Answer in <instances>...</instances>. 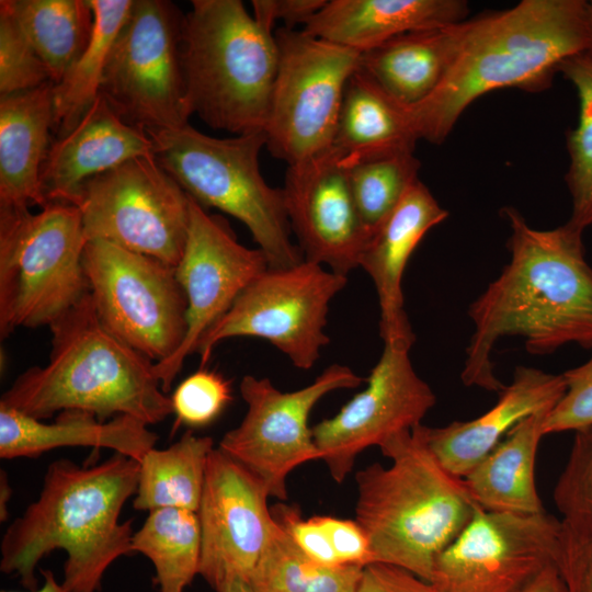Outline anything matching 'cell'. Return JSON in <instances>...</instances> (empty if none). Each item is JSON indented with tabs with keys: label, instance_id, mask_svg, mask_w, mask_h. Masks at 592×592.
Returning <instances> with one entry per match:
<instances>
[{
	"label": "cell",
	"instance_id": "34",
	"mask_svg": "<svg viewBox=\"0 0 592 592\" xmlns=\"http://www.w3.org/2000/svg\"><path fill=\"white\" fill-rule=\"evenodd\" d=\"M559 72L574 87L579 103L577 125L567 133L569 167L565 181L572 210L566 224L583 234L592 226V52L569 57Z\"/></svg>",
	"mask_w": 592,
	"mask_h": 592
},
{
	"label": "cell",
	"instance_id": "6",
	"mask_svg": "<svg viewBox=\"0 0 592 592\" xmlns=\"http://www.w3.org/2000/svg\"><path fill=\"white\" fill-rule=\"evenodd\" d=\"M181 57L190 110L214 129L264 132L278 52L239 0H193Z\"/></svg>",
	"mask_w": 592,
	"mask_h": 592
},
{
	"label": "cell",
	"instance_id": "17",
	"mask_svg": "<svg viewBox=\"0 0 592 592\" xmlns=\"http://www.w3.org/2000/svg\"><path fill=\"white\" fill-rule=\"evenodd\" d=\"M267 267L266 257L259 248L249 249L239 243L224 218L208 214L190 197L187 239L175 266L177 280L187 300V330L179 350L153 364L164 394L170 391L185 358L196 353L202 337Z\"/></svg>",
	"mask_w": 592,
	"mask_h": 592
},
{
	"label": "cell",
	"instance_id": "47",
	"mask_svg": "<svg viewBox=\"0 0 592 592\" xmlns=\"http://www.w3.org/2000/svg\"><path fill=\"white\" fill-rule=\"evenodd\" d=\"M44 582L38 590L32 592H68L64 585L56 581L53 571L45 569L41 570ZM1 592H16V591H1Z\"/></svg>",
	"mask_w": 592,
	"mask_h": 592
},
{
	"label": "cell",
	"instance_id": "33",
	"mask_svg": "<svg viewBox=\"0 0 592 592\" xmlns=\"http://www.w3.org/2000/svg\"><path fill=\"white\" fill-rule=\"evenodd\" d=\"M363 569L315 561L276 523L248 583L254 592H356Z\"/></svg>",
	"mask_w": 592,
	"mask_h": 592
},
{
	"label": "cell",
	"instance_id": "37",
	"mask_svg": "<svg viewBox=\"0 0 592 592\" xmlns=\"http://www.w3.org/2000/svg\"><path fill=\"white\" fill-rule=\"evenodd\" d=\"M554 501L563 520L592 522V426L574 432Z\"/></svg>",
	"mask_w": 592,
	"mask_h": 592
},
{
	"label": "cell",
	"instance_id": "43",
	"mask_svg": "<svg viewBox=\"0 0 592 592\" xmlns=\"http://www.w3.org/2000/svg\"><path fill=\"white\" fill-rule=\"evenodd\" d=\"M327 0H252V15L266 31L273 32L276 22L285 29L306 23L326 4Z\"/></svg>",
	"mask_w": 592,
	"mask_h": 592
},
{
	"label": "cell",
	"instance_id": "10",
	"mask_svg": "<svg viewBox=\"0 0 592 592\" xmlns=\"http://www.w3.org/2000/svg\"><path fill=\"white\" fill-rule=\"evenodd\" d=\"M276 76L265 148L292 166L333 145L345 88L361 53L294 29L274 32Z\"/></svg>",
	"mask_w": 592,
	"mask_h": 592
},
{
	"label": "cell",
	"instance_id": "30",
	"mask_svg": "<svg viewBox=\"0 0 592 592\" xmlns=\"http://www.w3.org/2000/svg\"><path fill=\"white\" fill-rule=\"evenodd\" d=\"M214 448L212 437L187 430L169 447L149 449L139 462L133 506L139 511L177 508L196 512Z\"/></svg>",
	"mask_w": 592,
	"mask_h": 592
},
{
	"label": "cell",
	"instance_id": "21",
	"mask_svg": "<svg viewBox=\"0 0 592 592\" xmlns=\"http://www.w3.org/2000/svg\"><path fill=\"white\" fill-rule=\"evenodd\" d=\"M566 390L563 375L516 366L511 384L499 392L497 402L469 421H454L431 428L413 429L451 473L464 477L521 421L550 411Z\"/></svg>",
	"mask_w": 592,
	"mask_h": 592
},
{
	"label": "cell",
	"instance_id": "36",
	"mask_svg": "<svg viewBox=\"0 0 592 592\" xmlns=\"http://www.w3.org/2000/svg\"><path fill=\"white\" fill-rule=\"evenodd\" d=\"M53 82L15 20L0 8V96Z\"/></svg>",
	"mask_w": 592,
	"mask_h": 592
},
{
	"label": "cell",
	"instance_id": "32",
	"mask_svg": "<svg viewBox=\"0 0 592 592\" xmlns=\"http://www.w3.org/2000/svg\"><path fill=\"white\" fill-rule=\"evenodd\" d=\"M132 549L153 565L159 592H184L200 571L202 537L196 512L177 508L149 511L133 534Z\"/></svg>",
	"mask_w": 592,
	"mask_h": 592
},
{
	"label": "cell",
	"instance_id": "3",
	"mask_svg": "<svg viewBox=\"0 0 592 592\" xmlns=\"http://www.w3.org/2000/svg\"><path fill=\"white\" fill-rule=\"evenodd\" d=\"M139 463L114 453L105 462L79 467L53 462L34 502L7 528L0 545V570L36 590L39 560L55 549L67 554L61 584L68 592H96L107 568L130 555L132 520L119 522L135 496Z\"/></svg>",
	"mask_w": 592,
	"mask_h": 592
},
{
	"label": "cell",
	"instance_id": "2",
	"mask_svg": "<svg viewBox=\"0 0 592 592\" xmlns=\"http://www.w3.org/2000/svg\"><path fill=\"white\" fill-rule=\"evenodd\" d=\"M588 1L523 0L466 21L454 62L437 88L408 106L419 139L442 144L479 96L504 88L548 89L561 64L590 49Z\"/></svg>",
	"mask_w": 592,
	"mask_h": 592
},
{
	"label": "cell",
	"instance_id": "29",
	"mask_svg": "<svg viewBox=\"0 0 592 592\" xmlns=\"http://www.w3.org/2000/svg\"><path fill=\"white\" fill-rule=\"evenodd\" d=\"M57 84L88 46L94 13L89 0H1Z\"/></svg>",
	"mask_w": 592,
	"mask_h": 592
},
{
	"label": "cell",
	"instance_id": "40",
	"mask_svg": "<svg viewBox=\"0 0 592 592\" xmlns=\"http://www.w3.org/2000/svg\"><path fill=\"white\" fill-rule=\"evenodd\" d=\"M560 522L557 568L567 592H592V522Z\"/></svg>",
	"mask_w": 592,
	"mask_h": 592
},
{
	"label": "cell",
	"instance_id": "38",
	"mask_svg": "<svg viewBox=\"0 0 592 592\" xmlns=\"http://www.w3.org/2000/svg\"><path fill=\"white\" fill-rule=\"evenodd\" d=\"M230 400L229 380L214 371L201 368L181 382L171 396L177 417L174 430L180 424L194 428L209 424Z\"/></svg>",
	"mask_w": 592,
	"mask_h": 592
},
{
	"label": "cell",
	"instance_id": "1",
	"mask_svg": "<svg viewBox=\"0 0 592 592\" xmlns=\"http://www.w3.org/2000/svg\"><path fill=\"white\" fill-rule=\"evenodd\" d=\"M511 236L510 262L470 305L475 332L466 349L462 380L500 392L491 351L504 335H520L532 354H549L567 343L592 348V267L582 232L563 224L532 228L517 209L503 207Z\"/></svg>",
	"mask_w": 592,
	"mask_h": 592
},
{
	"label": "cell",
	"instance_id": "23",
	"mask_svg": "<svg viewBox=\"0 0 592 592\" xmlns=\"http://www.w3.org/2000/svg\"><path fill=\"white\" fill-rule=\"evenodd\" d=\"M467 14L463 0H327L303 31L364 53L409 32L463 22Z\"/></svg>",
	"mask_w": 592,
	"mask_h": 592
},
{
	"label": "cell",
	"instance_id": "12",
	"mask_svg": "<svg viewBox=\"0 0 592 592\" xmlns=\"http://www.w3.org/2000/svg\"><path fill=\"white\" fill-rule=\"evenodd\" d=\"M75 205L87 241L103 240L175 267L184 252L190 197L155 156L87 180Z\"/></svg>",
	"mask_w": 592,
	"mask_h": 592
},
{
	"label": "cell",
	"instance_id": "13",
	"mask_svg": "<svg viewBox=\"0 0 592 592\" xmlns=\"http://www.w3.org/2000/svg\"><path fill=\"white\" fill-rule=\"evenodd\" d=\"M346 282L348 276L306 260L267 267L202 337L196 349L201 367L223 340L257 337L282 351L295 367L311 368L330 341L325 332L329 304Z\"/></svg>",
	"mask_w": 592,
	"mask_h": 592
},
{
	"label": "cell",
	"instance_id": "48",
	"mask_svg": "<svg viewBox=\"0 0 592 592\" xmlns=\"http://www.w3.org/2000/svg\"><path fill=\"white\" fill-rule=\"evenodd\" d=\"M216 592H254L250 584L242 580H234L223 584Z\"/></svg>",
	"mask_w": 592,
	"mask_h": 592
},
{
	"label": "cell",
	"instance_id": "46",
	"mask_svg": "<svg viewBox=\"0 0 592 592\" xmlns=\"http://www.w3.org/2000/svg\"><path fill=\"white\" fill-rule=\"evenodd\" d=\"M12 496V488L9 485V480L5 471L1 470L0 474V520L1 522L8 519V501Z\"/></svg>",
	"mask_w": 592,
	"mask_h": 592
},
{
	"label": "cell",
	"instance_id": "26",
	"mask_svg": "<svg viewBox=\"0 0 592 592\" xmlns=\"http://www.w3.org/2000/svg\"><path fill=\"white\" fill-rule=\"evenodd\" d=\"M466 21L409 32L361 53L357 70L406 106L442 82L463 41Z\"/></svg>",
	"mask_w": 592,
	"mask_h": 592
},
{
	"label": "cell",
	"instance_id": "24",
	"mask_svg": "<svg viewBox=\"0 0 592 592\" xmlns=\"http://www.w3.org/2000/svg\"><path fill=\"white\" fill-rule=\"evenodd\" d=\"M158 435L144 421L117 415L100 421L93 413L69 409L52 423L0 406V457H35L65 446L111 448L137 460L155 447Z\"/></svg>",
	"mask_w": 592,
	"mask_h": 592
},
{
	"label": "cell",
	"instance_id": "14",
	"mask_svg": "<svg viewBox=\"0 0 592 592\" xmlns=\"http://www.w3.org/2000/svg\"><path fill=\"white\" fill-rule=\"evenodd\" d=\"M362 380L349 366L333 364L308 386L284 392L269 378L246 375L239 390L247 413L238 426L224 434L218 448L258 477L270 497L284 501L291 471L320 459L308 425L312 408L329 392L355 388Z\"/></svg>",
	"mask_w": 592,
	"mask_h": 592
},
{
	"label": "cell",
	"instance_id": "25",
	"mask_svg": "<svg viewBox=\"0 0 592 592\" xmlns=\"http://www.w3.org/2000/svg\"><path fill=\"white\" fill-rule=\"evenodd\" d=\"M54 86L0 96V207L47 205L41 168L54 126Z\"/></svg>",
	"mask_w": 592,
	"mask_h": 592
},
{
	"label": "cell",
	"instance_id": "28",
	"mask_svg": "<svg viewBox=\"0 0 592 592\" xmlns=\"http://www.w3.org/2000/svg\"><path fill=\"white\" fill-rule=\"evenodd\" d=\"M418 140L408 106L356 69L345 88L332 145L345 166L413 152Z\"/></svg>",
	"mask_w": 592,
	"mask_h": 592
},
{
	"label": "cell",
	"instance_id": "18",
	"mask_svg": "<svg viewBox=\"0 0 592 592\" xmlns=\"http://www.w3.org/2000/svg\"><path fill=\"white\" fill-rule=\"evenodd\" d=\"M263 482L220 451L209 454L196 511L202 537L198 574L216 591L249 582L276 525Z\"/></svg>",
	"mask_w": 592,
	"mask_h": 592
},
{
	"label": "cell",
	"instance_id": "35",
	"mask_svg": "<svg viewBox=\"0 0 592 592\" xmlns=\"http://www.w3.org/2000/svg\"><path fill=\"white\" fill-rule=\"evenodd\" d=\"M420 166L413 152L405 151L346 167L354 202L369 237L419 180Z\"/></svg>",
	"mask_w": 592,
	"mask_h": 592
},
{
	"label": "cell",
	"instance_id": "27",
	"mask_svg": "<svg viewBox=\"0 0 592 592\" xmlns=\"http://www.w3.org/2000/svg\"><path fill=\"white\" fill-rule=\"evenodd\" d=\"M548 412L521 421L463 477L479 508L513 514L546 512L536 487L535 463Z\"/></svg>",
	"mask_w": 592,
	"mask_h": 592
},
{
	"label": "cell",
	"instance_id": "22",
	"mask_svg": "<svg viewBox=\"0 0 592 592\" xmlns=\"http://www.w3.org/2000/svg\"><path fill=\"white\" fill-rule=\"evenodd\" d=\"M147 130L125 123L99 94L77 126L49 146L41 168L49 203L75 205L82 184L123 162L153 156Z\"/></svg>",
	"mask_w": 592,
	"mask_h": 592
},
{
	"label": "cell",
	"instance_id": "19",
	"mask_svg": "<svg viewBox=\"0 0 592 592\" xmlns=\"http://www.w3.org/2000/svg\"><path fill=\"white\" fill-rule=\"evenodd\" d=\"M292 231L304 260L348 276L369 239L340 152L330 149L287 166L282 187Z\"/></svg>",
	"mask_w": 592,
	"mask_h": 592
},
{
	"label": "cell",
	"instance_id": "15",
	"mask_svg": "<svg viewBox=\"0 0 592 592\" xmlns=\"http://www.w3.org/2000/svg\"><path fill=\"white\" fill-rule=\"evenodd\" d=\"M561 522L548 514L489 512L479 508L464 531L436 557L437 592H522L557 567Z\"/></svg>",
	"mask_w": 592,
	"mask_h": 592
},
{
	"label": "cell",
	"instance_id": "41",
	"mask_svg": "<svg viewBox=\"0 0 592 592\" xmlns=\"http://www.w3.org/2000/svg\"><path fill=\"white\" fill-rule=\"evenodd\" d=\"M275 522L309 558L327 566H341L319 515L303 519L296 506L277 504L271 509Z\"/></svg>",
	"mask_w": 592,
	"mask_h": 592
},
{
	"label": "cell",
	"instance_id": "7",
	"mask_svg": "<svg viewBox=\"0 0 592 592\" xmlns=\"http://www.w3.org/2000/svg\"><path fill=\"white\" fill-rule=\"evenodd\" d=\"M146 130L161 168L204 208L215 207L240 220L269 267H289L304 260L292 241L283 190L269 185L260 170L264 132L216 138L190 124Z\"/></svg>",
	"mask_w": 592,
	"mask_h": 592
},
{
	"label": "cell",
	"instance_id": "11",
	"mask_svg": "<svg viewBox=\"0 0 592 592\" xmlns=\"http://www.w3.org/2000/svg\"><path fill=\"white\" fill-rule=\"evenodd\" d=\"M82 264L104 328L155 363L186 335L187 300L175 267L103 240L87 241Z\"/></svg>",
	"mask_w": 592,
	"mask_h": 592
},
{
	"label": "cell",
	"instance_id": "45",
	"mask_svg": "<svg viewBox=\"0 0 592 592\" xmlns=\"http://www.w3.org/2000/svg\"><path fill=\"white\" fill-rule=\"evenodd\" d=\"M522 592H567V588L558 568L550 566Z\"/></svg>",
	"mask_w": 592,
	"mask_h": 592
},
{
	"label": "cell",
	"instance_id": "42",
	"mask_svg": "<svg viewBox=\"0 0 592 592\" xmlns=\"http://www.w3.org/2000/svg\"><path fill=\"white\" fill-rule=\"evenodd\" d=\"M325 527L340 565L365 567L372 563L369 540L355 520L321 516Z\"/></svg>",
	"mask_w": 592,
	"mask_h": 592
},
{
	"label": "cell",
	"instance_id": "5",
	"mask_svg": "<svg viewBox=\"0 0 592 592\" xmlns=\"http://www.w3.org/2000/svg\"><path fill=\"white\" fill-rule=\"evenodd\" d=\"M391 464L355 474V521L366 533L372 563L406 569L431 581L436 557L464 531L478 504L412 429L379 446Z\"/></svg>",
	"mask_w": 592,
	"mask_h": 592
},
{
	"label": "cell",
	"instance_id": "44",
	"mask_svg": "<svg viewBox=\"0 0 592 592\" xmlns=\"http://www.w3.org/2000/svg\"><path fill=\"white\" fill-rule=\"evenodd\" d=\"M356 592H437L434 585L412 572L387 563L364 567Z\"/></svg>",
	"mask_w": 592,
	"mask_h": 592
},
{
	"label": "cell",
	"instance_id": "9",
	"mask_svg": "<svg viewBox=\"0 0 592 592\" xmlns=\"http://www.w3.org/2000/svg\"><path fill=\"white\" fill-rule=\"evenodd\" d=\"M184 16L171 1L134 0L100 87V95L125 123L145 129L189 124L181 57Z\"/></svg>",
	"mask_w": 592,
	"mask_h": 592
},
{
	"label": "cell",
	"instance_id": "49",
	"mask_svg": "<svg viewBox=\"0 0 592 592\" xmlns=\"http://www.w3.org/2000/svg\"><path fill=\"white\" fill-rule=\"evenodd\" d=\"M588 8H589V19H590V27H591V36H592V1L588 2ZM589 50L592 52V43Z\"/></svg>",
	"mask_w": 592,
	"mask_h": 592
},
{
	"label": "cell",
	"instance_id": "16",
	"mask_svg": "<svg viewBox=\"0 0 592 592\" xmlns=\"http://www.w3.org/2000/svg\"><path fill=\"white\" fill-rule=\"evenodd\" d=\"M410 349L384 343L365 389L312 428L320 459L335 482L345 479L364 449L411 431L435 405L433 390L412 366Z\"/></svg>",
	"mask_w": 592,
	"mask_h": 592
},
{
	"label": "cell",
	"instance_id": "20",
	"mask_svg": "<svg viewBox=\"0 0 592 592\" xmlns=\"http://www.w3.org/2000/svg\"><path fill=\"white\" fill-rule=\"evenodd\" d=\"M447 216V210L419 179L367 240L358 267L374 283L384 343L412 346L415 337L403 307V273L424 235Z\"/></svg>",
	"mask_w": 592,
	"mask_h": 592
},
{
	"label": "cell",
	"instance_id": "39",
	"mask_svg": "<svg viewBox=\"0 0 592 592\" xmlns=\"http://www.w3.org/2000/svg\"><path fill=\"white\" fill-rule=\"evenodd\" d=\"M562 375L566 390L545 418V435L592 426V355Z\"/></svg>",
	"mask_w": 592,
	"mask_h": 592
},
{
	"label": "cell",
	"instance_id": "31",
	"mask_svg": "<svg viewBox=\"0 0 592 592\" xmlns=\"http://www.w3.org/2000/svg\"><path fill=\"white\" fill-rule=\"evenodd\" d=\"M94 13L91 39L62 79L54 86L53 130L58 138L71 132L100 94L104 69L114 41L134 0H89Z\"/></svg>",
	"mask_w": 592,
	"mask_h": 592
},
{
	"label": "cell",
	"instance_id": "8",
	"mask_svg": "<svg viewBox=\"0 0 592 592\" xmlns=\"http://www.w3.org/2000/svg\"><path fill=\"white\" fill-rule=\"evenodd\" d=\"M87 239L76 205L49 203L37 214L0 207V335L50 326L89 293Z\"/></svg>",
	"mask_w": 592,
	"mask_h": 592
},
{
	"label": "cell",
	"instance_id": "4",
	"mask_svg": "<svg viewBox=\"0 0 592 592\" xmlns=\"http://www.w3.org/2000/svg\"><path fill=\"white\" fill-rule=\"evenodd\" d=\"M49 329L48 363L22 373L1 396L0 406L42 421L77 409L103 422L130 415L150 425L173 413L155 362L104 328L90 293Z\"/></svg>",
	"mask_w": 592,
	"mask_h": 592
}]
</instances>
